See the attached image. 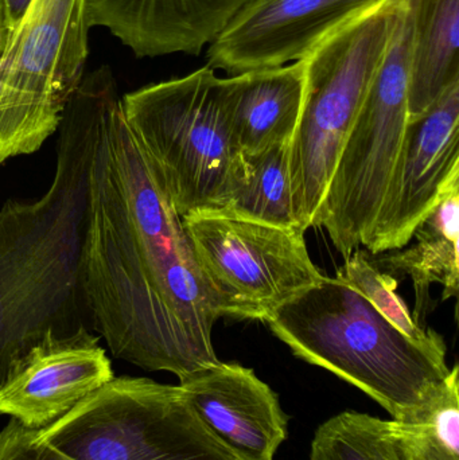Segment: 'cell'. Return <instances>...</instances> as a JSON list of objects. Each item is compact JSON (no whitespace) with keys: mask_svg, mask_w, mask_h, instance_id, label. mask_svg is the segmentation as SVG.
Wrapping results in <instances>:
<instances>
[{"mask_svg":"<svg viewBox=\"0 0 459 460\" xmlns=\"http://www.w3.org/2000/svg\"><path fill=\"white\" fill-rule=\"evenodd\" d=\"M83 294L91 330L115 358L183 378L220 361L210 305L183 218L107 100L89 174Z\"/></svg>","mask_w":459,"mask_h":460,"instance_id":"6da1fadb","label":"cell"},{"mask_svg":"<svg viewBox=\"0 0 459 460\" xmlns=\"http://www.w3.org/2000/svg\"><path fill=\"white\" fill-rule=\"evenodd\" d=\"M112 70L84 77L59 126L57 164L38 201L0 209V385L11 367L48 334L89 327L83 294L89 174Z\"/></svg>","mask_w":459,"mask_h":460,"instance_id":"7a4b0ae2","label":"cell"},{"mask_svg":"<svg viewBox=\"0 0 459 460\" xmlns=\"http://www.w3.org/2000/svg\"><path fill=\"white\" fill-rule=\"evenodd\" d=\"M266 323L294 356L352 384L393 419L419 407L452 372L446 345L415 342L337 278L322 276Z\"/></svg>","mask_w":459,"mask_h":460,"instance_id":"3957f363","label":"cell"},{"mask_svg":"<svg viewBox=\"0 0 459 460\" xmlns=\"http://www.w3.org/2000/svg\"><path fill=\"white\" fill-rule=\"evenodd\" d=\"M121 110L182 217L228 208L245 164L232 135L225 78L207 65L124 94Z\"/></svg>","mask_w":459,"mask_h":460,"instance_id":"277c9868","label":"cell"},{"mask_svg":"<svg viewBox=\"0 0 459 460\" xmlns=\"http://www.w3.org/2000/svg\"><path fill=\"white\" fill-rule=\"evenodd\" d=\"M403 8V0H388L326 38L304 58V107L290 145L294 210L304 233L315 228L340 153Z\"/></svg>","mask_w":459,"mask_h":460,"instance_id":"5b68a950","label":"cell"},{"mask_svg":"<svg viewBox=\"0 0 459 460\" xmlns=\"http://www.w3.org/2000/svg\"><path fill=\"white\" fill-rule=\"evenodd\" d=\"M35 434L67 460H244L207 431L180 385L145 377H113Z\"/></svg>","mask_w":459,"mask_h":460,"instance_id":"8992f818","label":"cell"},{"mask_svg":"<svg viewBox=\"0 0 459 460\" xmlns=\"http://www.w3.org/2000/svg\"><path fill=\"white\" fill-rule=\"evenodd\" d=\"M85 0H31L0 53V164L37 153L85 77Z\"/></svg>","mask_w":459,"mask_h":460,"instance_id":"52a82bcc","label":"cell"},{"mask_svg":"<svg viewBox=\"0 0 459 460\" xmlns=\"http://www.w3.org/2000/svg\"><path fill=\"white\" fill-rule=\"evenodd\" d=\"M410 69L411 23L404 4L315 221L344 259L366 245L401 151L409 123Z\"/></svg>","mask_w":459,"mask_h":460,"instance_id":"ba28073f","label":"cell"},{"mask_svg":"<svg viewBox=\"0 0 459 460\" xmlns=\"http://www.w3.org/2000/svg\"><path fill=\"white\" fill-rule=\"evenodd\" d=\"M197 267L220 316L267 322L322 278L305 233L221 213L185 216Z\"/></svg>","mask_w":459,"mask_h":460,"instance_id":"9c48e42d","label":"cell"},{"mask_svg":"<svg viewBox=\"0 0 459 460\" xmlns=\"http://www.w3.org/2000/svg\"><path fill=\"white\" fill-rule=\"evenodd\" d=\"M457 185L459 80L407 123L366 251L376 256L409 245L420 223Z\"/></svg>","mask_w":459,"mask_h":460,"instance_id":"30bf717a","label":"cell"},{"mask_svg":"<svg viewBox=\"0 0 459 460\" xmlns=\"http://www.w3.org/2000/svg\"><path fill=\"white\" fill-rule=\"evenodd\" d=\"M388 0H251L210 43L207 66L232 75L306 58Z\"/></svg>","mask_w":459,"mask_h":460,"instance_id":"8fae6325","label":"cell"},{"mask_svg":"<svg viewBox=\"0 0 459 460\" xmlns=\"http://www.w3.org/2000/svg\"><path fill=\"white\" fill-rule=\"evenodd\" d=\"M88 327L48 334L11 367L0 385V415L40 431L110 383L112 362Z\"/></svg>","mask_w":459,"mask_h":460,"instance_id":"7c38bea8","label":"cell"},{"mask_svg":"<svg viewBox=\"0 0 459 460\" xmlns=\"http://www.w3.org/2000/svg\"><path fill=\"white\" fill-rule=\"evenodd\" d=\"M207 431L244 460H274L288 437L278 394L252 369L216 362L180 380Z\"/></svg>","mask_w":459,"mask_h":460,"instance_id":"4fadbf2b","label":"cell"},{"mask_svg":"<svg viewBox=\"0 0 459 460\" xmlns=\"http://www.w3.org/2000/svg\"><path fill=\"white\" fill-rule=\"evenodd\" d=\"M92 27L108 30L137 58L199 56L251 0H85Z\"/></svg>","mask_w":459,"mask_h":460,"instance_id":"5bb4252c","label":"cell"},{"mask_svg":"<svg viewBox=\"0 0 459 460\" xmlns=\"http://www.w3.org/2000/svg\"><path fill=\"white\" fill-rule=\"evenodd\" d=\"M305 59L225 78L234 143L243 155L291 143L304 107Z\"/></svg>","mask_w":459,"mask_h":460,"instance_id":"9a60e30c","label":"cell"},{"mask_svg":"<svg viewBox=\"0 0 459 460\" xmlns=\"http://www.w3.org/2000/svg\"><path fill=\"white\" fill-rule=\"evenodd\" d=\"M412 238L417 241L410 248L385 252L374 260L384 272L411 279L415 289L412 315L420 323L430 311L433 284L444 287V300L458 294L459 185L420 223Z\"/></svg>","mask_w":459,"mask_h":460,"instance_id":"2e32d148","label":"cell"},{"mask_svg":"<svg viewBox=\"0 0 459 460\" xmlns=\"http://www.w3.org/2000/svg\"><path fill=\"white\" fill-rule=\"evenodd\" d=\"M411 23L409 120L459 80V0H403Z\"/></svg>","mask_w":459,"mask_h":460,"instance_id":"e0dca14e","label":"cell"},{"mask_svg":"<svg viewBox=\"0 0 459 460\" xmlns=\"http://www.w3.org/2000/svg\"><path fill=\"white\" fill-rule=\"evenodd\" d=\"M393 460H459V369L419 407L385 420Z\"/></svg>","mask_w":459,"mask_h":460,"instance_id":"ac0fdd59","label":"cell"},{"mask_svg":"<svg viewBox=\"0 0 459 460\" xmlns=\"http://www.w3.org/2000/svg\"><path fill=\"white\" fill-rule=\"evenodd\" d=\"M290 145L282 143L243 155L244 183L221 215L302 232L294 210Z\"/></svg>","mask_w":459,"mask_h":460,"instance_id":"d6986e66","label":"cell"},{"mask_svg":"<svg viewBox=\"0 0 459 460\" xmlns=\"http://www.w3.org/2000/svg\"><path fill=\"white\" fill-rule=\"evenodd\" d=\"M336 278L360 292L383 316L415 342L428 346L446 345L438 332L423 327L410 313L396 291L398 281L377 267L368 251L357 249L353 252L337 270Z\"/></svg>","mask_w":459,"mask_h":460,"instance_id":"ffe728a7","label":"cell"},{"mask_svg":"<svg viewBox=\"0 0 459 460\" xmlns=\"http://www.w3.org/2000/svg\"><path fill=\"white\" fill-rule=\"evenodd\" d=\"M385 420L347 411L318 427L309 460H393Z\"/></svg>","mask_w":459,"mask_h":460,"instance_id":"44dd1931","label":"cell"},{"mask_svg":"<svg viewBox=\"0 0 459 460\" xmlns=\"http://www.w3.org/2000/svg\"><path fill=\"white\" fill-rule=\"evenodd\" d=\"M31 0H2L3 15H4L7 32L15 27L26 13Z\"/></svg>","mask_w":459,"mask_h":460,"instance_id":"7402d4cb","label":"cell"},{"mask_svg":"<svg viewBox=\"0 0 459 460\" xmlns=\"http://www.w3.org/2000/svg\"><path fill=\"white\" fill-rule=\"evenodd\" d=\"M7 37V30H5L4 16H3L2 4H0V53H2L3 45Z\"/></svg>","mask_w":459,"mask_h":460,"instance_id":"603a6c76","label":"cell"}]
</instances>
